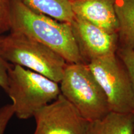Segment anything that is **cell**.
Returning a JSON list of instances; mask_svg holds the SVG:
<instances>
[{
    "instance_id": "13",
    "label": "cell",
    "mask_w": 134,
    "mask_h": 134,
    "mask_svg": "<svg viewBox=\"0 0 134 134\" xmlns=\"http://www.w3.org/2000/svg\"><path fill=\"white\" fill-rule=\"evenodd\" d=\"M10 31V0H0V36Z\"/></svg>"
},
{
    "instance_id": "6",
    "label": "cell",
    "mask_w": 134,
    "mask_h": 134,
    "mask_svg": "<svg viewBox=\"0 0 134 134\" xmlns=\"http://www.w3.org/2000/svg\"><path fill=\"white\" fill-rule=\"evenodd\" d=\"M34 134H87L89 122L60 94L37 111Z\"/></svg>"
},
{
    "instance_id": "1",
    "label": "cell",
    "mask_w": 134,
    "mask_h": 134,
    "mask_svg": "<svg viewBox=\"0 0 134 134\" xmlns=\"http://www.w3.org/2000/svg\"><path fill=\"white\" fill-rule=\"evenodd\" d=\"M21 33L52 49L67 63H83L70 24L28 7L23 0H10V31Z\"/></svg>"
},
{
    "instance_id": "2",
    "label": "cell",
    "mask_w": 134,
    "mask_h": 134,
    "mask_svg": "<svg viewBox=\"0 0 134 134\" xmlns=\"http://www.w3.org/2000/svg\"><path fill=\"white\" fill-rule=\"evenodd\" d=\"M0 54L10 64L31 70L58 83L68 64L46 45L15 32L0 36Z\"/></svg>"
},
{
    "instance_id": "11",
    "label": "cell",
    "mask_w": 134,
    "mask_h": 134,
    "mask_svg": "<svg viewBox=\"0 0 134 134\" xmlns=\"http://www.w3.org/2000/svg\"><path fill=\"white\" fill-rule=\"evenodd\" d=\"M28 7L57 21L71 24L75 15L70 0H23Z\"/></svg>"
},
{
    "instance_id": "14",
    "label": "cell",
    "mask_w": 134,
    "mask_h": 134,
    "mask_svg": "<svg viewBox=\"0 0 134 134\" xmlns=\"http://www.w3.org/2000/svg\"><path fill=\"white\" fill-rule=\"evenodd\" d=\"M14 115L13 106L10 104L3 105L0 108V134H4L8 122Z\"/></svg>"
},
{
    "instance_id": "8",
    "label": "cell",
    "mask_w": 134,
    "mask_h": 134,
    "mask_svg": "<svg viewBox=\"0 0 134 134\" xmlns=\"http://www.w3.org/2000/svg\"><path fill=\"white\" fill-rule=\"evenodd\" d=\"M75 16L86 20L109 34L118 33L115 0H70Z\"/></svg>"
},
{
    "instance_id": "4",
    "label": "cell",
    "mask_w": 134,
    "mask_h": 134,
    "mask_svg": "<svg viewBox=\"0 0 134 134\" xmlns=\"http://www.w3.org/2000/svg\"><path fill=\"white\" fill-rule=\"evenodd\" d=\"M61 94L88 122L100 120L110 113L103 89L88 64H67L59 83Z\"/></svg>"
},
{
    "instance_id": "5",
    "label": "cell",
    "mask_w": 134,
    "mask_h": 134,
    "mask_svg": "<svg viewBox=\"0 0 134 134\" xmlns=\"http://www.w3.org/2000/svg\"><path fill=\"white\" fill-rule=\"evenodd\" d=\"M88 66L103 89L110 112L134 114V96L126 66L116 53L100 57Z\"/></svg>"
},
{
    "instance_id": "15",
    "label": "cell",
    "mask_w": 134,
    "mask_h": 134,
    "mask_svg": "<svg viewBox=\"0 0 134 134\" xmlns=\"http://www.w3.org/2000/svg\"><path fill=\"white\" fill-rule=\"evenodd\" d=\"M10 65L0 54V87L5 92L8 90V72Z\"/></svg>"
},
{
    "instance_id": "12",
    "label": "cell",
    "mask_w": 134,
    "mask_h": 134,
    "mask_svg": "<svg viewBox=\"0 0 134 134\" xmlns=\"http://www.w3.org/2000/svg\"><path fill=\"white\" fill-rule=\"evenodd\" d=\"M116 54L126 66L131 80L134 96V52L130 48L118 47Z\"/></svg>"
},
{
    "instance_id": "3",
    "label": "cell",
    "mask_w": 134,
    "mask_h": 134,
    "mask_svg": "<svg viewBox=\"0 0 134 134\" xmlns=\"http://www.w3.org/2000/svg\"><path fill=\"white\" fill-rule=\"evenodd\" d=\"M58 84L19 65H10L6 93L12 100L14 114L20 119L34 117L61 94Z\"/></svg>"
},
{
    "instance_id": "9",
    "label": "cell",
    "mask_w": 134,
    "mask_h": 134,
    "mask_svg": "<svg viewBox=\"0 0 134 134\" xmlns=\"http://www.w3.org/2000/svg\"><path fill=\"white\" fill-rule=\"evenodd\" d=\"M134 115L110 112L100 120L89 122L87 134H133Z\"/></svg>"
},
{
    "instance_id": "10",
    "label": "cell",
    "mask_w": 134,
    "mask_h": 134,
    "mask_svg": "<svg viewBox=\"0 0 134 134\" xmlns=\"http://www.w3.org/2000/svg\"><path fill=\"white\" fill-rule=\"evenodd\" d=\"M118 22V47L134 52V0H115Z\"/></svg>"
},
{
    "instance_id": "7",
    "label": "cell",
    "mask_w": 134,
    "mask_h": 134,
    "mask_svg": "<svg viewBox=\"0 0 134 134\" xmlns=\"http://www.w3.org/2000/svg\"><path fill=\"white\" fill-rule=\"evenodd\" d=\"M70 24L83 63L88 64L97 58L116 53L117 34L107 32L76 16Z\"/></svg>"
},
{
    "instance_id": "16",
    "label": "cell",
    "mask_w": 134,
    "mask_h": 134,
    "mask_svg": "<svg viewBox=\"0 0 134 134\" xmlns=\"http://www.w3.org/2000/svg\"><path fill=\"white\" fill-rule=\"evenodd\" d=\"M133 134H134V133H133Z\"/></svg>"
}]
</instances>
